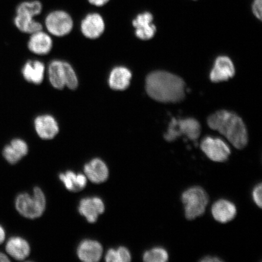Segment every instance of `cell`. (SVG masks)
<instances>
[{"mask_svg":"<svg viewBox=\"0 0 262 262\" xmlns=\"http://www.w3.org/2000/svg\"><path fill=\"white\" fill-rule=\"evenodd\" d=\"M200 261L201 262H222L223 260L217 257L205 256L202 258Z\"/></svg>","mask_w":262,"mask_h":262,"instance_id":"obj_31","label":"cell"},{"mask_svg":"<svg viewBox=\"0 0 262 262\" xmlns=\"http://www.w3.org/2000/svg\"><path fill=\"white\" fill-rule=\"evenodd\" d=\"M262 0H253L251 5L253 15L259 20L262 18Z\"/></svg>","mask_w":262,"mask_h":262,"instance_id":"obj_27","label":"cell"},{"mask_svg":"<svg viewBox=\"0 0 262 262\" xmlns=\"http://www.w3.org/2000/svg\"><path fill=\"white\" fill-rule=\"evenodd\" d=\"M104 209L102 200L97 196L82 199L78 206L80 214L92 224L97 221L98 216L103 214Z\"/></svg>","mask_w":262,"mask_h":262,"instance_id":"obj_11","label":"cell"},{"mask_svg":"<svg viewBox=\"0 0 262 262\" xmlns=\"http://www.w3.org/2000/svg\"><path fill=\"white\" fill-rule=\"evenodd\" d=\"M6 250L16 260L25 259L30 254V246L25 239L20 237H13L9 239L6 245Z\"/></svg>","mask_w":262,"mask_h":262,"instance_id":"obj_21","label":"cell"},{"mask_svg":"<svg viewBox=\"0 0 262 262\" xmlns=\"http://www.w3.org/2000/svg\"><path fill=\"white\" fill-rule=\"evenodd\" d=\"M192 1H196V0H192Z\"/></svg>","mask_w":262,"mask_h":262,"instance_id":"obj_34","label":"cell"},{"mask_svg":"<svg viewBox=\"0 0 262 262\" xmlns=\"http://www.w3.org/2000/svg\"><path fill=\"white\" fill-rule=\"evenodd\" d=\"M28 146L25 141L20 139L12 140L9 145L5 146L3 156L5 159L11 165H15L23 157L27 155Z\"/></svg>","mask_w":262,"mask_h":262,"instance_id":"obj_17","label":"cell"},{"mask_svg":"<svg viewBox=\"0 0 262 262\" xmlns=\"http://www.w3.org/2000/svg\"><path fill=\"white\" fill-rule=\"evenodd\" d=\"M154 16L150 12H144L133 19L136 37L142 40L151 39L156 32V26L153 23Z\"/></svg>","mask_w":262,"mask_h":262,"instance_id":"obj_9","label":"cell"},{"mask_svg":"<svg viewBox=\"0 0 262 262\" xmlns=\"http://www.w3.org/2000/svg\"><path fill=\"white\" fill-rule=\"evenodd\" d=\"M201 148L212 161L224 162L231 155V149L224 141L219 138L206 137L202 140Z\"/></svg>","mask_w":262,"mask_h":262,"instance_id":"obj_8","label":"cell"},{"mask_svg":"<svg viewBox=\"0 0 262 262\" xmlns=\"http://www.w3.org/2000/svg\"><path fill=\"white\" fill-rule=\"evenodd\" d=\"M118 262H129L131 260L130 252L125 247H120L116 250Z\"/></svg>","mask_w":262,"mask_h":262,"instance_id":"obj_26","label":"cell"},{"mask_svg":"<svg viewBox=\"0 0 262 262\" xmlns=\"http://www.w3.org/2000/svg\"><path fill=\"white\" fill-rule=\"evenodd\" d=\"M16 28L26 34H34L42 30V26L40 23L35 20L32 16L16 14L14 19Z\"/></svg>","mask_w":262,"mask_h":262,"instance_id":"obj_23","label":"cell"},{"mask_svg":"<svg viewBox=\"0 0 262 262\" xmlns=\"http://www.w3.org/2000/svg\"><path fill=\"white\" fill-rule=\"evenodd\" d=\"M45 67L38 60H29L22 68L21 73L25 79L35 84H40L44 79Z\"/></svg>","mask_w":262,"mask_h":262,"instance_id":"obj_20","label":"cell"},{"mask_svg":"<svg viewBox=\"0 0 262 262\" xmlns=\"http://www.w3.org/2000/svg\"><path fill=\"white\" fill-rule=\"evenodd\" d=\"M235 68L231 59L226 56L216 59L210 73V79L214 83L227 81L234 77Z\"/></svg>","mask_w":262,"mask_h":262,"instance_id":"obj_12","label":"cell"},{"mask_svg":"<svg viewBox=\"0 0 262 262\" xmlns=\"http://www.w3.org/2000/svg\"><path fill=\"white\" fill-rule=\"evenodd\" d=\"M35 129L39 137L45 140L54 138L59 132L57 120L50 115L39 116L35 119Z\"/></svg>","mask_w":262,"mask_h":262,"instance_id":"obj_13","label":"cell"},{"mask_svg":"<svg viewBox=\"0 0 262 262\" xmlns=\"http://www.w3.org/2000/svg\"><path fill=\"white\" fill-rule=\"evenodd\" d=\"M45 26L50 34L56 37H63L73 30L74 21L68 12L57 10L47 16Z\"/></svg>","mask_w":262,"mask_h":262,"instance_id":"obj_7","label":"cell"},{"mask_svg":"<svg viewBox=\"0 0 262 262\" xmlns=\"http://www.w3.org/2000/svg\"><path fill=\"white\" fill-rule=\"evenodd\" d=\"M102 253V246L96 241L85 240L81 242L77 249L78 257L81 260L86 262L99 261Z\"/></svg>","mask_w":262,"mask_h":262,"instance_id":"obj_14","label":"cell"},{"mask_svg":"<svg viewBox=\"0 0 262 262\" xmlns=\"http://www.w3.org/2000/svg\"><path fill=\"white\" fill-rule=\"evenodd\" d=\"M105 30V23L100 14L98 13H91L82 19L81 31L88 38L97 39L99 38Z\"/></svg>","mask_w":262,"mask_h":262,"instance_id":"obj_10","label":"cell"},{"mask_svg":"<svg viewBox=\"0 0 262 262\" xmlns=\"http://www.w3.org/2000/svg\"><path fill=\"white\" fill-rule=\"evenodd\" d=\"M16 210L24 217L30 219L40 217L46 208L44 193L39 188H35L33 195L22 193L15 200Z\"/></svg>","mask_w":262,"mask_h":262,"instance_id":"obj_4","label":"cell"},{"mask_svg":"<svg viewBox=\"0 0 262 262\" xmlns=\"http://www.w3.org/2000/svg\"><path fill=\"white\" fill-rule=\"evenodd\" d=\"M201 126L198 120L193 118L177 119L173 118L169 124L164 138L171 142L182 136H185L192 141L198 139L201 135Z\"/></svg>","mask_w":262,"mask_h":262,"instance_id":"obj_6","label":"cell"},{"mask_svg":"<svg viewBox=\"0 0 262 262\" xmlns=\"http://www.w3.org/2000/svg\"><path fill=\"white\" fill-rule=\"evenodd\" d=\"M185 89L184 81L168 72H152L146 77L147 94L159 102L177 103L182 101L185 96Z\"/></svg>","mask_w":262,"mask_h":262,"instance_id":"obj_1","label":"cell"},{"mask_svg":"<svg viewBox=\"0 0 262 262\" xmlns=\"http://www.w3.org/2000/svg\"><path fill=\"white\" fill-rule=\"evenodd\" d=\"M6 238V231L4 228L0 225V245L5 242Z\"/></svg>","mask_w":262,"mask_h":262,"instance_id":"obj_32","label":"cell"},{"mask_svg":"<svg viewBox=\"0 0 262 262\" xmlns=\"http://www.w3.org/2000/svg\"><path fill=\"white\" fill-rule=\"evenodd\" d=\"M49 80L55 89L63 90L66 86L71 90L77 89L78 80L74 68L68 62L54 60L48 68Z\"/></svg>","mask_w":262,"mask_h":262,"instance_id":"obj_3","label":"cell"},{"mask_svg":"<svg viewBox=\"0 0 262 262\" xmlns=\"http://www.w3.org/2000/svg\"><path fill=\"white\" fill-rule=\"evenodd\" d=\"M84 171L88 179L97 184L105 182L109 176L107 165L99 159H94L86 164Z\"/></svg>","mask_w":262,"mask_h":262,"instance_id":"obj_16","label":"cell"},{"mask_svg":"<svg viewBox=\"0 0 262 262\" xmlns=\"http://www.w3.org/2000/svg\"><path fill=\"white\" fill-rule=\"evenodd\" d=\"M9 261V258L7 255L0 252V262H7Z\"/></svg>","mask_w":262,"mask_h":262,"instance_id":"obj_33","label":"cell"},{"mask_svg":"<svg viewBox=\"0 0 262 262\" xmlns=\"http://www.w3.org/2000/svg\"><path fill=\"white\" fill-rule=\"evenodd\" d=\"M211 212L215 221L225 224L235 217L237 214V209L234 204L231 202L221 199L213 204Z\"/></svg>","mask_w":262,"mask_h":262,"instance_id":"obj_18","label":"cell"},{"mask_svg":"<svg viewBox=\"0 0 262 262\" xmlns=\"http://www.w3.org/2000/svg\"><path fill=\"white\" fill-rule=\"evenodd\" d=\"M132 73L129 69L124 67H117L111 71L108 83L111 89L115 91H124L129 86Z\"/></svg>","mask_w":262,"mask_h":262,"instance_id":"obj_19","label":"cell"},{"mask_svg":"<svg viewBox=\"0 0 262 262\" xmlns=\"http://www.w3.org/2000/svg\"><path fill=\"white\" fill-rule=\"evenodd\" d=\"M59 178L63 183L66 188L71 191H78L83 189L87 184L86 176L82 173H75L73 171H68L60 173Z\"/></svg>","mask_w":262,"mask_h":262,"instance_id":"obj_22","label":"cell"},{"mask_svg":"<svg viewBox=\"0 0 262 262\" xmlns=\"http://www.w3.org/2000/svg\"><path fill=\"white\" fill-rule=\"evenodd\" d=\"M169 255L162 248H154L143 254V259L146 262H165L168 260Z\"/></svg>","mask_w":262,"mask_h":262,"instance_id":"obj_25","label":"cell"},{"mask_svg":"<svg viewBox=\"0 0 262 262\" xmlns=\"http://www.w3.org/2000/svg\"><path fill=\"white\" fill-rule=\"evenodd\" d=\"M261 191H262V185L261 183L258 184L254 188L253 191V198L255 204H256L258 207L261 208L262 201H261Z\"/></svg>","mask_w":262,"mask_h":262,"instance_id":"obj_28","label":"cell"},{"mask_svg":"<svg viewBox=\"0 0 262 262\" xmlns=\"http://www.w3.org/2000/svg\"><path fill=\"white\" fill-rule=\"evenodd\" d=\"M105 260L107 262H118L116 250L110 249L106 255Z\"/></svg>","mask_w":262,"mask_h":262,"instance_id":"obj_29","label":"cell"},{"mask_svg":"<svg viewBox=\"0 0 262 262\" xmlns=\"http://www.w3.org/2000/svg\"><path fill=\"white\" fill-rule=\"evenodd\" d=\"M42 5L38 0L24 2L19 4L16 9V14L28 15L35 17L40 15L42 11Z\"/></svg>","mask_w":262,"mask_h":262,"instance_id":"obj_24","label":"cell"},{"mask_svg":"<svg viewBox=\"0 0 262 262\" xmlns=\"http://www.w3.org/2000/svg\"><path fill=\"white\" fill-rule=\"evenodd\" d=\"M28 47L32 53L37 55H47L50 52L53 42L50 36L41 31L34 33L29 39Z\"/></svg>","mask_w":262,"mask_h":262,"instance_id":"obj_15","label":"cell"},{"mask_svg":"<svg viewBox=\"0 0 262 262\" xmlns=\"http://www.w3.org/2000/svg\"><path fill=\"white\" fill-rule=\"evenodd\" d=\"M110 0H88L91 5L97 6V7H101L106 5Z\"/></svg>","mask_w":262,"mask_h":262,"instance_id":"obj_30","label":"cell"},{"mask_svg":"<svg viewBox=\"0 0 262 262\" xmlns=\"http://www.w3.org/2000/svg\"><path fill=\"white\" fill-rule=\"evenodd\" d=\"M182 201L185 206L186 219L192 221L204 214L209 196L201 186H193L183 192Z\"/></svg>","mask_w":262,"mask_h":262,"instance_id":"obj_5","label":"cell"},{"mask_svg":"<svg viewBox=\"0 0 262 262\" xmlns=\"http://www.w3.org/2000/svg\"><path fill=\"white\" fill-rule=\"evenodd\" d=\"M207 123L211 129L222 134L235 148L242 149L247 145V127L237 114L228 111H219L208 117Z\"/></svg>","mask_w":262,"mask_h":262,"instance_id":"obj_2","label":"cell"}]
</instances>
